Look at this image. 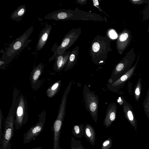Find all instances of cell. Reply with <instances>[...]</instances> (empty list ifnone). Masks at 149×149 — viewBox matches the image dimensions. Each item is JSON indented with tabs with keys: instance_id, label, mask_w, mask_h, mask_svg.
Listing matches in <instances>:
<instances>
[{
	"instance_id": "52a82bcc",
	"label": "cell",
	"mask_w": 149,
	"mask_h": 149,
	"mask_svg": "<svg viewBox=\"0 0 149 149\" xmlns=\"http://www.w3.org/2000/svg\"><path fill=\"white\" fill-rule=\"evenodd\" d=\"M83 94L86 109L89 112L91 117L96 123L98 119V97L94 92L91 91L86 85L84 86Z\"/></svg>"
},
{
	"instance_id": "6da1fadb",
	"label": "cell",
	"mask_w": 149,
	"mask_h": 149,
	"mask_svg": "<svg viewBox=\"0 0 149 149\" xmlns=\"http://www.w3.org/2000/svg\"><path fill=\"white\" fill-rule=\"evenodd\" d=\"M47 19H54L56 21H65L69 20L95 21H107L100 14L81 10L79 9L71 10L59 9L52 11L45 17Z\"/></svg>"
},
{
	"instance_id": "f546056e",
	"label": "cell",
	"mask_w": 149,
	"mask_h": 149,
	"mask_svg": "<svg viewBox=\"0 0 149 149\" xmlns=\"http://www.w3.org/2000/svg\"><path fill=\"white\" fill-rule=\"evenodd\" d=\"M124 97L122 96H120L117 99V102L120 105H122L124 102Z\"/></svg>"
},
{
	"instance_id": "1f68e13d",
	"label": "cell",
	"mask_w": 149,
	"mask_h": 149,
	"mask_svg": "<svg viewBox=\"0 0 149 149\" xmlns=\"http://www.w3.org/2000/svg\"><path fill=\"white\" fill-rule=\"evenodd\" d=\"M32 149H42L41 147H37L35 148H33Z\"/></svg>"
},
{
	"instance_id": "7402d4cb",
	"label": "cell",
	"mask_w": 149,
	"mask_h": 149,
	"mask_svg": "<svg viewBox=\"0 0 149 149\" xmlns=\"http://www.w3.org/2000/svg\"><path fill=\"white\" fill-rule=\"evenodd\" d=\"M141 80V77H139L138 80L134 89V96L136 102L139 101L141 96L142 86Z\"/></svg>"
},
{
	"instance_id": "83f0119b",
	"label": "cell",
	"mask_w": 149,
	"mask_h": 149,
	"mask_svg": "<svg viewBox=\"0 0 149 149\" xmlns=\"http://www.w3.org/2000/svg\"><path fill=\"white\" fill-rule=\"evenodd\" d=\"M129 1L134 5H140L143 4H149V0H129Z\"/></svg>"
},
{
	"instance_id": "ffe728a7",
	"label": "cell",
	"mask_w": 149,
	"mask_h": 149,
	"mask_svg": "<svg viewBox=\"0 0 149 149\" xmlns=\"http://www.w3.org/2000/svg\"><path fill=\"white\" fill-rule=\"evenodd\" d=\"M61 84V81L58 80L52 85L46 91L47 96L49 98L54 97L60 90Z\"/></svg>"
},
{
	"instance_id": "30bf717a",
	"label": "cell",
	"mask_w": 149,
	"mask_h": 149,
	"mask_svg": "<svg viewBox=\"0 0 149 149\" xmlns=\"http://www.w3.org/2000/svg\"><path fill=\"white\" fill-rule=\"evenodd\" d=\"M140 55V52L135 63L128 71L117 80L107 84V88L109 90L117 93H121V89L124 86L125 83L133 76Z\"/></svg>"
},
{
	"instance_id": "9c48e42d",
	"label": "cell",
	"mask_w": 149,
	"mask_h": 149,
	"mask_svg": "<svg viewBox=\"0 0 149 149\" xmlns=\"http://www.w3.org/2000/svg\"><path fill=\"white\" fill-rule=\"evenodd\" d=\"M46 113L43 110L38 115V121L34 125L32 126L24 134V143H29L38 136L42 131L45 126Z\"/></svg>"
},
{
	"instance_id": "4dcf8cb0",
	"label": "cell",
	"mask_w": 149,
	"mask_h": 149,
	"mask_svg": "<svg viewBox=\"0 0 149 149\" xmlns=\"http://www.w3.org/2000/svg\"><path fill=\"white\" fill-rule=\"evenodd\" d=\"M77 3L81 5H83L86 3L87 0H76Z\"/></svg>"
},
{
	"instance_id": "d4e9b609",
	"label": "cell",
	"mask_w": 149,
	"mask_h": 149,
	"mask_svg": "<svg viewBox=\"0 0 149 149\" xmlns=\"http://www.w3.org/2000/svg\"><path fill=\"white\" fill-rule=\"evenodd\" d=\"M112 143V140L111 137H109L102 143L101 149H110L111 147Z\"/></svg>"
},
{
	"instance_id": "ba28073f",
	"label": "cell",
	"mask_w": 149,
	"mask_h": 149,
	"mask_svg": "<svg viewBox=\"0 0 149 149\" xmlns=\"http://www.w3.org/2000/svg\"><path fill=\"white\" fill-rule=\"evenodd\" d=\"M81 27L73 28L65 34L60 45L58 46L55 52L54 57L63 54L77 40L80 36Z\"/></svg>"
},
{
	"instance_id": "d6a6232c",
	"label": "cell",
	"mask_w": 149,
	"mask_h": 149,
	"mask_svg": "<svg viewBox=\"0 0 149 149\" xmlns=\"http://www.w3.org/2000/svg\"><path fill=\"white\" fill-rule=\"evenodd\" d=\"M147 32L149 33V25L147 28Z\"/></svg>"
},
{
	"instance_id": "f1b7e54d",
	"label": "cell",
	"mask_w": 149,
	"mask_h": 149,
	"mask_svg": "<svg viewBox=\"0 0 149 149\" xmlns=\"http://www.w3.org/2000/svg\"><path fill=\"white\" fill-rule=\"evenodd\" d=\"M3 119V116L1 110L0 109V140L1 139L3 133L2 132V127Z\"/></svg>"
},
{
	"instance_id": "4fadbf2b",
	"label": "cell",
	"mask_w": 149,
	"mask_h": 149,
	"mask_svg": "<svg viewBox=\"0 0 149 149\" xmlns=\"http://www.w3.org/2000/svg\"><path fill=\"white\" fill-rule=\"evenodd\" d=\"M123 111L125 118L137 132L136 118L131 105L124 99L122 104Z\"/></svg>"
},
{
	"instance_id": "484cf974",
	"label": "cell",
	"mask_w": 149,
	"mask_h": 149,
	"mask_svg": "<svg viewBox=\"0 0 149 149\" xmlns=\"http://www.w3.org/2000/svg\"><path fill=\"white\" fill-rule=\"evenodd\" d=\"M143 15L142 21L149 19V4L145 6V8L141 12Z\"/></svg>"
},
{
	"instance_id": "ac0fdd59",
	"label": "cell",
	"mask_w": 149,
	"mask_h": 149,
	"mask_svg": "<svg viewBox=\"0 0 149 149\" xmlns=\"http://www.w3.org/2000/svg\"><path fill=\"white\" fill-rule=\"evenodd\" d=\"M84 136L91 145H95L96 140L95 130L89 123H87L85 126V132Z\"/></svg>"
},
{
	"instance_id": "7a4b0ae2",
	"label": "cell",
	"mask_w": 149,
	"mask_h": 149,
	"mask_svg": "<svg viewBox=\"0 0 149 149\" xmlns=\"http://www.w3.org/2000/svg\"><path fill=\"white\" fill-rule=\"evenodd\" d=\"M111 40L107 36H96L91 43L90 55L95 65H103L106 62L108 55L111 51Z\"/></svg>"
},
{
	"instance_id": "5bb4252c",
	"label": "cell",
	"mask_w": 149,
	"mask_h": 149,
	"mask_svg": "<svg viewBox=\"0 0 149 149\" xmlns=\"http://www.w3.org/2000/svg\"><path fill=\"white\" fill-rule=\"evenodd\" d=\"M117 105L116 103H110L108 106L103 124L106 128L109 127L116 119Z\"/></svg>"
},
{
	"instance_id": "8992f818",
	"label": "cell",
	"mask_w": 149,
	"mask_h": 149,
	"mask_svg": "<svg viewBox=\"0 0 149 149\" xmlns=\"http://www.w3.org/2000/svg\"><path fill=\"white\" fill-rule=\"evenodd\" d=\"M28 107L26 97L22 93L19 95L15 104V127L19 130L26 123L28 119Z\"/></svg>"
},
{
	"instance_id": "44dd1931",
	"label": "cell",
	"mask_w": 149,
	"mask_h": 149,
	"mask_svg": "<svg viewBox=\"0 0 149 149\" xmlns=\"http://www.w3.org/2000/svg\"><path fill=\"white\" fill-rule=\"evenodd\" d=\"M85 132V126L83 124L75 125L73 126L72 133L77 138H81Z\"/></svg>"
},
{
	"instance_id": "4316f807",
	"label": "cell",
	"mask_w": 149,
	"mask_h": 149,
	"mask_svg": "<svg viewBox=\"0 0 149 149\" xmlns=\"http://www.w3.org/2000/svg\"><path fill=\"white\" fill-rule=\"evenodd\" d=\"M107 36L111 39H115L117 38L118 35L116 31L113 29H108L107 31Z\"/></svg>"
},
{
	"instance_id": "277c9868",
	"label": "cell",
	"mask_w": 149,
	"mask_h": 149,
	"mask_svg": "<svg viewBox=\"0 0 149 149\" xmlns=\"http://www.w3.org/2000/svg\"><path fill=\"white\" fill-rule=\"evenodd\" d=\"M19 93L17 88H14L12 105L5 120L3 135L0 140V149H11L10 141L14 135L16 102Z\"/></svg>"
},
{
	"instance_id": "7c38bea8",
	"label": "cell",
	"mask_w": 149,
	"mask_h": 149,
	"mask_svg": "<svg viewBox=\"0 0 149 149\" xmlns=\"http://www.w3.org/2000/svg\"><path fill=\"white\" fill-rule=\"evenodd\" d=\"M44 65L40 63L36 66L34 65L31 72L29 80L31 87L34 90L38 89L40 87L41 82L39 79L43 72Z\"/></svg>"
},
{
	"instance_id": "e0dca14e",
	"label": "cell",
	"mask_w": 149,
	"mask_h": 149,
	"mask_svg": "<svg viewBox=\"0 0 149 149\" xmlns=\"http://www.w3.org/2000/svg\"><path fill=\"white\" fill-rule=\"evenodd\" d=\"M79 53V47L76 46L71 52L68 61L64 69L65 72L72 68L76 63Z\"/></svg>"
},
{
	"instance_id": "5b68a950",
	"label": "cell",
	"mask_w": 149,
	"mask_h": 149,
	"mask_svg": "<svg viewBox=\"0 0 149 149\" xmlns=\"http://www.w3.org/2000/svg\"><path fill=\"white\" fill-rule=\"evenodd\" d=\"M136 56L134 49L132 48L127 52L124 57L115 66L108 83H111L117 80L128 71Z\"/></svg>"
},
{
	"instance_id": "603a6c76",
	"label": "cell",
	"mask_w": 149,
	"mask_h": 149,
	"mask_svg": "<svg viewBox=\"0 0 149 149\" xmlns=\"http://www.w3.org/2000/svg\"><path fill=\"white\" fill-rule=\"evenodd\" d=\"M70 149H85L80 141L76 139L74 137L71 139Z\"/></svg>"
},
{
	"instance_id": "2e32d148",
	"label": "cell",
	"mask_w": 149,
	"mask_h": 149,
	"mask_svg": "<svg viewBox=\"0 0 149 149\" xmlns=\"http://www.w3.org/2000/svg\"><path fill=\"white\" fill-rule=\"evenodd\" d=\"M52 27V25L46 24L45 27L41 31L36 47V51L40 50L45 45L51 31Z\"/></svg>"
},
{
	"instance_id": "cb8c5ba5",
	"label": "cell",
	"mask_w": 149,
	"mask_h": 149,
	"mask_svg": "<svg viewBox=\"0 0 149 149\" xmlns=\"http://www.w3.org/2000/svg\"><path fill=\"white\" fill-rule=\"evenodd\" d=\"M144 111L147 117L149 119V88H148L146 98L143 102Z\"/></svg>"
},
{
	"instance_id": "d6986e66",
	"label": "cell",
	"mask_w": 149,
	"mask_h": 149,
	"mask_svg": "<svg viewBox=\"0 0 149 149\" xmlns=\"http://www.w3.org/2000/svg\"><path fill=\"white\" fill-rule=\"evenodd\" d=\"M26 11L25 5L19 6L10 15V19L13 20L20 22L22 20Z\"/></svg>"
},
{
	"instance_id": "8fae6325",
	"label": "cell",
	"mask_w": 149,
	"mask_h": 149,
	"mask_svg": "<svg viewBox=\"0 0 149 149\" xmlns=\"http://www.w3.org/2000/svg\"><path fill=\"white\" fill-rule=\"evenodd\" d=\"M130 31L127 29H124L118 35L116 41L117 51L122 54L130 44L132 39Z\"/></svg>"
},
{
	"instance_id": "3957f363",
	"label": "cell",
	"mask_w": 149,
	"mask_h": 149,
	"mask_svg": "<svg viewBox=\"0 0 149 149\" xmlns=\"http://www.w3.org/2000/svg\"><path fill=\"white\" fill-rule=\"evenodd\" d=\"M33 27L30 26L22 35L9 44L3 53L0 62L8 64L26 47L31 41L29 38L33 31Z\"/></svg>"
},
{
	"instance_id": "9a60e30c",
	"label": "cell",
	"mask_w": 149,
	"mask_h": 149,
	"mask_svg": "<svg viewBox=\"0 0 149 149\" xmlns=\"http://www.w3.org/2000/svg\"><path fill=\"white\" fill-rule=\"evenodd\" d=\"M71 52L65 51L63 54L59 55L55 57V63L53 69L56 72H59L65 68L68 61Z\"/></svg>"
}]
</instances>
